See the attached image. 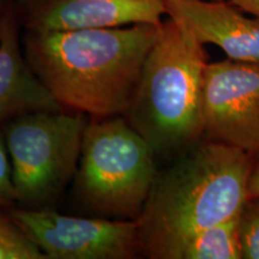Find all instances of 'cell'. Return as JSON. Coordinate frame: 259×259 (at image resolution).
<instances>
[{
  "mask_svg": "<svg viewBox=\"0 0 259 259\" xmlns=\"http://www.w3.org/2000/svg\"><path fill=\"white\" fill-rule=\"evenodd\" d=\"M5 0H0V11H2V8H3V4H4Z\"/></svg>",
  "mask_w": 259,
  "mask_h": 259,
  "instance_id": "cell-17",
  "label": "cell"
},
{
  "mask_svg": "<svg viewBox=\"0 0 259 259\" xmlns=\"http://www.w3.org/2000/svg\"><path fill=\"white\" fill-rule=\"evenodd\" d=\"M204 134L211 141L259 153V63L227 59L205 65Z\"/></svg>",
  "mask_w": 259,
  "mask_h": 259,
  "instance_id": "cell-7",
  "label": "cell"
},
{
  "mask_svg": "<svg viewBox=\"0 0 259 259\" xmlns=\"http://www.w3.org/2000/svg\"><path fill=\"white\" fill-rule=\"evenodd\" d=\"M231 3L242 11L250 12L255 17H259V0H231Z\"/></svg>",
  "mask_w": 259,
  "mask_h": 259,
  "instance_id": "cell-16",
  "label": "cell"
},
{
  "mask_svg": "<svg viewBox=\"0 0 259 259\" xmlns=\"http://www.w3.org/2000/svg\"><path fill=\"white\" fill-rule=\"evenodd\" d=\"M253 161L247 151L210 139L157 173L137 220L143 253L166 259L194 233L238 215Z\"/></svg>",
  "mask_w": 259,
  "mask_h": 259,
  "instance_id": "cell-2",
  "label": "cell"
},
{
  "mask_svg": "<svg viewBox=\"0 0 259 259\" xmlns=\"http://www.w3.org/2000/svg\"><path fill=\"white\" fill-rule=\"evenodd\" d=\"M15 0L0 11V130L19 115L64 109L29 66L19 34Z\"/></svg>",
  "mask_w": 259,
  "mask_h": 259,
  "instance_id": "cell-10",
  "label": "cell"
},
{
  "mask_svg": "<svg viewBox=\"0 0 259 259\" xmlns=\"http://www.w3.org/2000/svg\"><path fill=\"white\" fill-rule=\"evenodd\" d=\"M241 258L259 259V199H247L239 213Z\"/></svg>",
  "mask_w": 259,
  "mask_h": 259,
  "instance_id": "cell-13",
  "label": "cell"
},
{
  "mask_svg": "<svg viewBox=\"0 0 259 259\" xmlns=\"http://www.w3.org/2000/svg\"><path fill=\"white\" fill-rule=\"evenodd\" d=\"M239 213L194 233L171 248L166 259H240Z\"/></svg>",
  "mask_w": 259,
  "mask_h": 259,
  "instance_id": "cell-11",
  "label": "cell"
},
{
  "mask_svg": "<svg viewBox=\"0 0 259 259\" xmlns=\"http://www.w3.org/2000/svg\"><path fill=\"white\" fill-rule=\"evenodd\" d=\"M21 27L53 31L160 25L164 0H15Z\"/></svg>",
  "mask_w": 259,
  "mask_h": 259,
  "instance_id": "cell-8",
  "label": "cell"
},
{
  "mask_svg": "<svg viewBox=\"0 0 259 259\" xmlns=\"http://www.w3.org/2000/svg\"><path fill=\"white\" fill-rule=\"evenodd\" d=\"M164 10L200 44L216 45L228 59L259 63V17H246L226 0H164Z\"/></svg>",
  "mask_w": 259,
  "mask_h": 259,
  "instance_id": "cell-9",
  "label": "cell"
},
{
  "mask_svg": "<svg viewBox=\"0 0 259 259\" xmlns=\"http://www.w3.org/2000/svg\"><path fill=\"white\" fill-rule=\"evenodd\" d=\"M15 205V192L11 181V167L5 141L0 132V209L8 210Z\"/></svg>",
  "mask_w": 259,
  "mask_h": 259,
  "instance_id": "cell-14",
  "label": "cell"
},
{
  "mask_svg": "<svg viewBox=\"0 0 259 259\" xmlns=\"http://www.w3.org/2000/svg\"><path fill=\"white\" fill-rule=\"evenodd\" d=\"M157 176L156 157L122 115L89 118L73 193L99 218L137 221Z\"/></svg>",
  "mask_w": 259,
  "mask_h": 259,
  "instance_id": "cell-4",
  "label": "cell"
},
{
  "mask_svg": "<svg viewBox=\"0 0 259 259\" xmlns=\"http://www.w3.org/2000/svg\"><path fill=\"white\" fill-rule=\"evenodd\" d=\"M0 259H47L3 209H0Z\"/></svg>",
  "mask_w": 259,
  "mask_h": 259,
  "instance_id": "cell-12",
  "label": "cell"
},
{
  "mask_svg": "<svg viewBox=\"0 0 259 259\" xmlns=\"http://www.w3.org/2000/svg\"><path fill=\"white\" fill-rule=\"evenodd\" d=\"M87 122L88 115L61 109L28 113L3 126L16 206L56 209L76 174Z\"/></svg>",
  "mask_w": 259,
  "mask_h": 259,
  "instance_id": "cell-5",
  "label": "cell"
},
{
  "mask_svg": "<svg viewBox=\"0 0 259 259\" xmlns=\"http://www.w3.org/2000/svg\"><path fill=\"white\" fill-rule=\"evenodd\" d=\"M206 64L204 45L189 29L170 18L162 22L122 114L155 157H179L204 135Z\"/></svg>",
  "mask_w": 259,
  "mask_h": 259,
  "instance_id": "cell-3",
  "label": "cell"
},
{
  "mask_svg": "<svg viewBox=\"0 0 259 259\" xmlns=\"http://www.w3.org/2000/svg\"><path fill=\"white\" fill-rule=\"evenodd\" d=\"M247 199H259V156L257 160L253 161V166L248 178Z\"/></svg>",
  "mask_w": 259,
  "mask_h": 259,
  "instance_id": "cell-15",
  "label": "cell"
},
{
  "mask_svg": "<svg viewBox=\"0 0 259 259\" xmlns=\"http://www.w3.org/2000/svg\"><path fill=\"white\" fill-rule=\"evenodd\" d=\"M160 25L25 30L22 47L64 109L108 118L125 113Z\"/></svg>",
  "mask_w": 259,
  "mask_h": 259,
  "instance_id": "cell-1",
  "label": "cell"
},
{
  "mask_svg": "<svg viewBox=\"0 0 259 259\" xmlns=\"http://www.w3.org/2000/svg\"><path fill=\"white\" fill-rule=\"evenodd\" d=\"M6 211L47 259H131L143 253L137 221L16 205Z\"/></svg>",
  "mask_w": 259,
  "mask_h": 259,
  "instance_id": "cell-6",
  "label": "cell"
}]
</instances>
